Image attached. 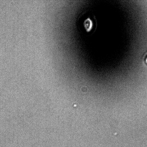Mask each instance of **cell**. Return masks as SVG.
I'll use <instances>...</instances> for the list:
<instances>
[{
	"instance_id": "1",
	"label": "cell",
	"mask_w": 147,
	"mask_h": 147,
	"mask_svg": "<svg viewBox=\"0 0 147 147\" xmlns=\"http://www.w3.org/2000/svg\"><path fill=\"white\" fill-rule=\"evenodd\" d=\"M93 16L91 17V16H87L85 18L83 19L82 21V25L85 30L87 32H90L92 30L94 27V16L92 18Z\"/></svg>"
},
{
	"instance_id": "2",
	"label": "cell",
	"mask_w": 147,
	"mask_h": 147,
	"mask_svg": "<svg viewBox=\"0 0 147 147\" xmlns=\"http://www.w3.org/2000/svg\"><path fill=\"white\" fill-rule=\"evenodd\" d=\"M146 63H147V57L146 58Z\"/></svg>"
}]
</instances>
